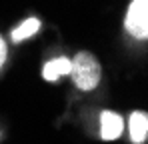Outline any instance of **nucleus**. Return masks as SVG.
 I'll list each match as a JSON object with an SVG mask.
<instances>
[{
    "label": "nucleus",
    "instance_id": "obj_5",
    "mask_svg": "<svg viewBox=\"0 0 148 144\" xmlns=\"http://www.w3.org/2000/svg\"><path fill=\"white\" fill-rule=\"evenodd\" d=\"M66 74H70V60L68 58H54V60L44 64V70H42V76L50 82L58 80Z\"/></svg>",
    "mask_w": 148,
    "mask_h": 144
},
{
    "label": "nucleus",
    "instance_id": "obj_3",
    "mask_svg": "<svg viewBox=\"0 0 148 144\" xmlns=\"http://www.w3.org/2000/svg\"><path fill=\"white\" fill-rule=\"evenodd\" d=\"M100 134L104 140H116L122 134V118L116 112L104 110L100 116Z\"/></svg>",
    "mask_w": 148,
    "mask_h": 144
},
{
    "label": "nucleus",
    "instance_id": "obj_2",
    "mask_svg": "<svg viewBox=\"0 0 148 144\" xmlns=\"http://www.w3.org/2000/svg\"><path fill=\"white\" fill-rule=\"evenodd\" d=\"M124 26L134 38H146L148 36V0H132L130 2Z\"/></svg>",
    "mask_w": 148,
    "mask_h": 144
},
{
    "label": "nucleus",
    "instance_id": "obj_4",
    "mask_svg": "<svg viewBox=\"0 0 148 144\" xmlns=\"http://www.w3.org/2000/svg\"><path fill=\"white\" fill-rule=\"evenodd\" d=\"M128 128H130V140L134 144H142L146 140L148 134V116L146 112H132L130 114V122H128Z\"/></svg>",
    "mask_w": 148,
    "mask_h": 144
},
{
    "label": "nucleus",
    "instance_id": "obj_7",
    "mask_svg": "<svg viewBox=\"0 0 148 144\" xmlns=\"http://www.w3.org/2000/svg\"><path fill=\"white\" fill-rule=\"evenodd\" d=\"M6 58H8V50H6V42H4V40H2V36H0V68L4 66Z\"/></svg>",
    "mask_w": 148,
    "mask_h": 144
},
{
    "label": "nucleus",
    "instance_id": "obj_6",
    "mask_svg": "<svg viewBox=\"0 0 148 144\" xmlns=\"http://www.w3.org/2000/svg\"><path fill=\"white\" fill-rule=\"evenodd\" d=\"M38 30H40V20L38 18H28V20H24L20 26H16L12 30V40L14 42H22L26 38H30L32 34H36Z\"/></svg>",
    "mask_w": 148,
    "mask_h": 144
},
{
    "label": "nucleus",
    "instance_id": "obj_1",
    "mask_svg": "<svg viewBox=\"0 0 148 144\" xmlns=\"http://www.w3.org/2000/svg\"><path fill=\"white\" fill-rule=\"evenodd\" d=\"M70 74H72L74 84L88 92V90H94L100 82V76H102V68H100L98 60L94 58V54L90 52H78L74 56V60L70 62Z\"/></svg>",
    "mask_w": 148,
    "mask_h": 144
}]
</instances>
